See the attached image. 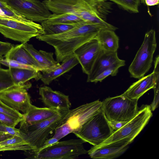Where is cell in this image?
Segmentation results:
<instances>
[{
    "instance_id": "6da1fadb",
    "label": "cell",
    "mask_w": 159,
    "mask_h": 159,
    "mask_svg": "<svg viewBox=\"0 0 159 159\" xmlns=\"http://www.w3.org/2000/svg\"><path fill=\"white\" fill-rule=\"evenodd\" d=\"M101 29H104L98 25L84 21L62 33L51 35H40L36 38L54 47L57 61L59 63L72 55L82 44L95 38Z\"/></svg>"
},
{
    "instance_id": "7a4b0ae2",
    "label": "cell",
    "mask_w": 159,
    "mask_h": 159,
    "mask_svg": "<svg viewBox=\"0 0 159 159\" xmlns=\"http://www.w3.org/2000/svg\"><path fill=\"white\" fill-rule=\"evenodd\" d=\"M102 102L99 100L82 105L67 111L52 137L58 140L78 130L90 118L102 109Z\"/></svg>"
},
{
    "instance_id": "3957f363",
    "label": "cell",
    "mask_w": 159,
    "mask_h": 159,
    "mask_svg": "<svg viewBox=\"0 0 159 159\" xmlns=\"http://www.w3.org/2000/svg\"><path fill=\"white\" fill-rule=\"evenodd\" d=\"M85 142L79 138L58 142L39 151L32 150L25 152L27 158L34 159H71L87 153L84 148Z\"/></svg>"
},
{
    "instance_id": "277c9868",
    "label": "cell",
    "mask_w": 159,
    "mask_h": 159,
    "mask_svg": "<svg viewBox=\"0 0 159 159\" xmlns=\"http://www.w3.org/2000/svg\"><path fill=\"white\" fill-rule=\"evenodd\" d=\"M114 132L102 109L78 130L73 133L85 143L98 146L108 139Z\"/></svg>"
},
{
    "instance_id": "5b68a950",
    "label": "cell",
    "mask_w": 159,
    "mask_h": 159,
    "mask_svg": "<svg viewBox=\"0 0 159 159\" xmlns=\"http://www.w3.org/2000/svg\"><path fill=\"white\" fill-rule=\"evenodd\" d=\"M0 33L6 38L23 43L43 33L41 25L34 21L20 20L1 16Z\"/></svg>"
},
{
    "instance_id": "8992f818",
    "label": "cell",
    "mask_w": 159,
    "mask_h": 159,
    "mask_svg": "<svg viewBox=\"0 0 159 159\" xmlns=\"http://www.w3.org/2000/svg\"><path fill=\"white\" fill-rule=\"evenodd\" d=\"M67 111H62L59 114L39 123L20 126L19 129L22 137L33 148V150H38L59 125Z\"/></svg>"
},
{
    "instance_id": "52a82bcc",
    "label": "cell",
    "mask_w": 159,
    "mask_h": 159,
    "mask_svg": "<svg viewBox=\"0 0 159 159\" xmlns=\"http://www.w3.org/2000/svg\"><path fill=\"white\" fill-rule=\"evenodd\" d=\"M152 115L150 105H143L131 119L122 128L115 131L108 139L97 147L122 140L128 141L131 143L147 125Z\"/></svg>"
},
{
    "instance_id": "ba28073f",
    "label": "cell",
    "mask_w": 159,
    "mask_h": 159,
    "mask_svg": "<svg viewBox=\"0 0 159 159\" xmlns=\"http://www.w3.org/2000/svg\"><path fill=\"white\" fill-rule=\"evenodd\" d=\"M137 102L121 94L108 97L102 102V110L109 122L128 121L138 111Z\"/></svg>"
},
{
    "instance_id": "9c48e42d",
    "label": "cell",
    "mask_w": 159,
    "mask_h": 159,
    "mask_svg": "<svg viewBox=\"0 0 159 159\" xmlns=\"http://www.w3.org/2000/svg\"><path fill=\"white\" fill-rule=\"evenodd\" d=\"M157 45L155 31L151 29L145 34L143 43L129 67L131 77L139 79L149 71Z\"/></svg>"
},
{
    "instance_id": "30bf717a",
    "label": "cell",
    "mask_w": 159,
    "mask_h": 159,
    "mask_svg": "<svg viewBox=\"0 0 159 159\" xmlns=\"http://www.w3.org/2000/svg\"><path fill=\"white\" fill-rule=\"evenodd\" d=\"M7 4L28 20L42 22L51 16L44 3L38 0H6Z\"/></svg>"
},
{
    "instance_id": "8fae6325",
    "label": "cell",
    "mask_w": 159,
    "mask_h": 159,
    "mask_svg": "<svg viewBox=\"0 0 159 159\" xmlns=\"http://www.w3.org/2000/svg\"><path fill=\"white\" fill-rule=\"evenodd\" d=\"M31 87L30 83L12 85L0 91V100L9 107L25 113L31 104L27 92Z\"/></svg>"
},
{
    "instance_id": "7c38bea8",
    "label": "cell",
    "mask_w": 159,
    "mask_h": 159,
    "mask_svg": "<svg viewBox=\"0 0 159 159\" xmlns=\"http://www.w3.org/2000/svg\"><path fill=\"white\" fill-rule=\"evenodd\" d=\"M97 40L94 38L77 48L74 53L81 66L83 72L89 75L102 50Z\"/></svg>"
},
{
    "instance_id": "4fadbf2b",
    "label": "cell",
    "mask_w": 159,
    "mask_h": 159,
    "mask_svg": "<svg viewBox=\"0 0 159 159\" xmlns=\"http://www.w3.org/2000/svg\"><path fill=\"white\" fill-rule=\"evenodd\" d=\"M39 94L47 107L61 111H68L71 107L69 96L59 91L53 90L49 87L45 86L39 88Z\"/></svg>"
},
{
    "instance_id": "5bb4252c",
    "label": "cell",
    "mask_w": 159,
    "mask_h": 159,
    "mask_svg": "<svg viewBox=\"0 0 159 159\" xmlns=\"http://www.w3.org/2000/svg\"><path fill=\"white\" fill-rule=\"evenodd\" d=\"M130 143L128 141L122 140L100 147L93 146L87 153L93 159H113L123 154Z\"/></svg>"
},
{
    "instance_id": "9a60e30c",
    "label": "cell",
    "mask_w": 159,
    "mask_h": 159,
    "mask_svg": "<svg viewBox=\"0 0 159 159\" xmlns=\"http://www.w3.org/2000/svg\"><path fill=\"white\" fill-rule=\"evenodd\" d=\"M62 111L54 108L38 107L32 104L24 114V118L20 122V126L28 125L48 120Z\"/></svg>"
},
{
    "instance_id": "2e32d148",
    "label": "cell",
    "mask_w": 159,
    "mask_h": 159,
    "mask_svg": "<svg viewBox=\"0 0 159 159\" xmlns=\"http://www.w3.org/2000/svg\"><path fill=\"white\" fill-rule=\"evenodd\" d=\"M83 9H89L99 12L105 20L107 15L111 9V4L101 0H50Z\"/></svg>"
},
{
    "instance_id": "e0dca14e",
    "label": "cell",
    "mask_w": 159,
    "mask_h": 159,
    "mask_svg": "<svg viewBox=\"0 0 159 159\" xmlns=\"http://www.w3.org/2000/svg\"><path fill=\"white\" fill-rule=\"evenodd\" d=\"M155 84V78L154 72L139 79L133 83L121 95L130 99L138 101L143 94L151 89H153Z\"/></svg>"
},
{
    "instance_id": "ac0fdd59",
    "label": "cell",
    "mask_w": 159,
    "mask_h": 159,
    "mask_svg": "<svg viewBox=\"0 0 159 159\" xmlns=\"http://www.w3.org/2000/svg\"><path fill=\"white\" fill-rule=\"evenodd\" d=\"M117 52L102 50L97 58L90 73L88 75L87 82H93L102 71L119 61Z\"/></svg>"
},
{
    "instance_id": "d6986e66",
    "label": "cell",
    "mask_w": 159,
    "mask_h": 159,
    "mask_svg": "<svg viewBox=\"0 0 159 159\" xmlns=\"http://www.w3.org/2000/svg\"><path fill=\"white\" fill-rule=\"evenodd\" d=\"M4 56L7 59L30 66L39 71L44 70L42 66L24 48L23 43L13 46Z\"/></svg>"
},
{
    "instance_id": "ffe728a7",
    "label": "cell",
    "mask_w": 159,
    "mask_h": 159,
    "mask_svg": "<svg viewBox=\"0 0 159 159\" xmlns=\"http://www.w3.org/2000/svg\"><path fill=\"white\" fill-rule=\"evenodd\" d=\"M78 63L79 61L74 53L63 61L61 64L55 69L41 71L40 79L45 84L49 85L53 80L69 71Z\"/></svg>"
},
{
    "instance_id": "44dd1931",
    "label": "cell",
    "mask_w": 159,
    "mask_h": 159,
    "mask_svg": "<svg viewBox=\"0 0 159 159\" xmlns=\"http://www.w3.org/2000/svg\"><path fill=\"white\" fill-rule=\"evenodd\" d=\"M23 46L43 68L44 70L43 71L53 70L60 65L59 62L54 59L52 52H47L42 50H38L32 44L27 43H23Z\"/></svg>"
},
{
    "instance_id": "7402d4cb",
    "label": "cell",
    "mask_w": 159,
    "mask_h": 159,
    "mask_svg": "<svg viewBox=\"0 0 159 159\" xmlns=\"http://www.w3.org/2000/svg\"><path fill=\"white\" fill-rule=\"evenodd\" d=\"M114 31L108 29H101L95 38L98 41L102 50L117 51L119 48V38Z\"/></svg>"
},
{
    "instance_id": "603a6c76",
    "label": "cell",
    "mask_w": 159,
    "mask_h": 159,
    "mask_svg": "<svg viewBox=\"0 0 159 159\" xmlns=\"http://www.w3.org/2000/svg\"><path fill=\"white\" fill-rule=\"evenodd\" d=\"M8 69L14 84L22 85L31 79H40V71L34 69L9 67Z\"/></svg>"
},
{
    "instance_id": "cb8c5ba5",
    "label": "cell",
    "mask_w": 159,
    "mask_h": 159,
    "mask_svg": "<svg viewBox=\"0 0 159 159\" xmlns=\"http://www.w3.org/2000/svg\"><path fill=\"white\" fill-rule=\"evenodd\" d=\"M81 18L84 21L98 25L104 29L115 31L117 28L102 19L95 11L89 9H84L73 13Z\"/></svg>"
},
{
    "instance_id": "d4e9b609",
    "label": "cell",
    "mask_w": 159,
    "mask_h": 159,
    "mask_svg": "<svg viewBox=\"0 0 159 159\" xmlns=\"http://www.w3.org/2000/svg\"><path fill=\"white\" fill-rule=\"evenodd\" d=\"M84 21L76 15L69 13L56 14H52L48 19L43 21L41 24H72Z\"/></svg>"
},
{
    "instance_id": "484cf974",
    "label": "cell",
    "mask_w": 159,
    "mask_h": 159,
    "mask_svg": "<svg viewBox=\"0 0 159 159\" xmlns=\"http://www.w3.org/2000/svg\"><path fill=\"white\" fill-rule=\"evenodd\" d=\"M84 21L72 24H41L44 35L59 34L68 31L82 23Z\"/></svg>"
},
{
    "instance_id": "4316f807",
    "label": "cell",
    "mask_w": 159,
    "mask_h": 159,
    "mask_svg": "<svg viewBox=\"0 0 159 159\" xmlns=\"http://www.w3.org/2000/svg\"><path fill=\"white\" fill-rule=\"evenodd\" d=\"M125 65V61L120 59L119 61L113 64L109 67L102 71L93 80V82L96 83L98 82H102L107 76H116L118 71L119 68Z\"/></svg>"
},
{
    "instance_id": "83f0119b",
    "label": "cell",
    "mask_w": 159,
    "mask_h": 159,
    "mask_svg": "<svg viewBox=\"0 0 159 159\" xmlns=\"http://www.w3.org/2000/svg\"><path fill=\"white\" fill-rule=\"evenodd\" d=\"M106 1L107 0H106ZM124 9L133 13H138L141 0H109Z\"/></svg>"
},
{
    "instance_id": "f1b7e54d",
    "label": "cell",
    "mask_w": 159,
    "mask_h": 159,
    "mask_svg": "<svg viewBox=\"0 0 159 159\" xmlns=\"http://www.w3.org/2000/svg\"><path fill=\"white\" fill-rule=\"evenodd\" d=\"M14 84L9 69L0 67V91Z\"/></svg>"
},
{
    "instance_id": "f546056e",
    "label": "cell",
    "mask_w": 159,
    "mask_h": 159,
    "mask_svg": "<svg viewBox=\"0 0 159 159\" xmlns=\"http://www.w3.org/2000/svg\"><path fill=\"white\" fill-rule=\"evenodd\" d=\"M0 112L9 116L16 119L23 120V114L14 109L4 103L0 100Z\"/></svg>"
},
{
    "instance_id": "4dcf8cb0",
    "label": "cell",
    "mask_w": 159,
    "mask_h": 159,
    "mask_svg": "<svg viewBox=\"0 0 159 159\" xmlns=\"http://www.w3.org/2000/svg\"><path fill=\"white\" fill-rule=\"evenodd\" d=\"M22 120L16 119L9 116L0 112V122L8 126L15 128Z\"/></svg>"
},
{
    "instance_id": "1f68e13d",
    "label": "cell",
    "mask_w": 159,
    "mask_h": 159,
    "mask_svg": "<svg viewBox=\"0 0 159 159\" xmlns=\"http://www.w3.org/2000/svg\"><path fill=\"white\" fill-rule=\"evenodd\" d=\"M0 63L1 64L7 66L9 67L17 68L34 69L30 66L22 64L6 58L2 59L0 61Z\"/></svg>"
},
{
    "instance_id": "d6a6232c",
    "label": "cell",
    "mask_w": 159,
    "mask_h": 159,
    "mask_svg": "<svg viewBox=\"0 0 159 159\" xmlns=\"http://www.w3.org/2000/svg\"><path fill=\"white\" fill-rule=\"evenodd\" d=\"M27 142L22 137L14 135L10 138L0 142V145L2 146H7Z\"/></svg>"
},
{
    "instance_id": "836d02e7",
    "label": "cell",
    "mask_w": 159,
    "mask_h": 159,
    "mask_svg": "<svg viewBox=\"0 0 159 159\" xmlns=\"http://www.w3.org/2000/svg\"><path fill=\"white\" fill-rule=\"evenodd\" d=\"M154 89V97L153 101L150 105L152 111H154L158 107L159 100V80H155V84Z\"/></svg>"
},
{
    "instance_id": "e575fe53",
    "label": "cell",
    "mask_w": 159,
    "mask_h": 159,
    "mask_svg": "<svg viewBox=\"0 0 159 159\" xmlns=\"http://www.w3.org/2000/svg\"><path fill=\"white\" fill-rule=\"evenodd\" d=\"M0 133H7L13 136L17 135L22 137L21 133L19 129L8 126L0 122Z\"/></svg>"
},
{
    "instance_id": "d590c367",
    "label": "cell",
    "mask_w": 159,
    "mask_h": 159,
    "mask_svg": "<svg viewBox=\"0 0 159 159\" xmlns=\"http://www.w3.org/2000/svg\"><path fill=\"white\" fill-rule=\"evenodd\" d=\"M13 45L8 42L0 41V56L5 55L11 49Z\"/></svg>"
},
{
    "instance_id": "8d00e7d4",
    "label": "cell",
    "mask_w": 159,
    "mask_h": 159,
    "mask_svg": "<svg viewBox=\"0 0 159 159\" xmlns=\"http://www.w3.org/2000/svg\"><path fill=\"white\" fill-rule=\"evenodd\" d=\"M59 141V140L56 138L51 137L48 138L44 143L42 147L37 150H34V151H39L42 149L48 148L53 144L57 143Z\"/></svg>"
},
{
    "instance_id": "74e56055",
    "label": "cell",
    "mask_w": 159,
    "mask_h": 159,
    "mask_svg": "<svg viewBox=\"0 0 159 159\" xmlns=\"http://www.w3.org/2000/svg\"><path fill=\"white\" fill-rule=\"evenodd\" d=\"M128 121H119L114 122H109L111 128L113 130L115 131L122 128Z\"/></svg>"
},
{
    "instance_id": "f35d334b",
    "label": "cell",
    "mask_w": 159,
    "mask_h": 159,
    "mask_svg": "<svg viewBox=\"0 0 159 159\" xmlns=\"http://www.w3.org/2000/svg\"><path fill=\"white\" fill-rule=\"evenodd\" d=\"M13 136L7 133H0V142L10 138Z\"/></svg>"
},
{
    "instance_id": "ab89813d",
    "label": "cell",
    "mask_w": 159,
    "mask_h": 159,
    "mask_svg": "<svg viewBox=\"0 0 159 159\" xmlns=\"http://www.w3.org/2000/svg\"><path fill=\"white\" fill-rule=\"evenodd\" d=\"M6 2L0 1V16L7 17L3 11V8L6 7L8 6Z\"/></svg>"
},
{
    "instance_id": "60d3db41",
    "label": "cell",
    "mask_w": 159,
    "mask_h": 159,
    "mask_svg": "<svg viewBox=\"0 0 159 159\" xmlns=\"http://www.w3.org/2000/svg\"><path fill=\"white\" fill-rule=\"evenodd\" d=\"M159 2V0H145V3L149 6L157 5Z\"/></svg>"
},
{
    "instance_id": "b9f144b4",
    "label": "cell",
    "mask_w": 159,
    "mask_h": 159,
    "mask_svg": "<svg viewBox=\"0 0 159 159\" xmlns=\"http://www.w3.org/2000/svg\"><path fill=\"white\" fill-rule=\"evenodd\" d=\"M141 2L143 4H145V0H141Z\"/></svg>"
},
{
    "instance_id": "7bdbcfd3",
    "label": "cell",
    "mask_w": 159,
    "mask_h": 159,
    "mask_svg": "<svg viewBox=\"0 0 159 159\" xmlns=\"http://www.w3.org/2000/svg\"><path fill=\"white\" fill-rule=\"evenodd\" d=\"M3 58V57H2L0 56V67L1 64V63H0V61Z\"/></svg>"
},
{
    "instance_id": "ee69618b",
    "label": "cell",
    "mask_w": 159,
    "mask_h": 159,
    "mask_svg": "<svg viewBox=\"0 0 159 159\" xmlns=\"http://www.w3.org/2000/svg\"><path fill=\"white\" fill-rule=\"evenodd\" d=\"M6 0H0V1H1L4 2H6Z\"/></svg>"
},
{
    "instance_id": "f6af8a7d",
    "label": "cell",
    "mask_w": 159,
    "mask_h": 159,
    "mask_svg": "<svg viewBox=\"0 0 159 159\" xmlns=\"http://www.w3.org/2000/svg\"><path fill=\"white\" fill-rule=\"evenodd\" d=\"M102 1H106V0H101Z\"/></svg>"
}]
</instances>
